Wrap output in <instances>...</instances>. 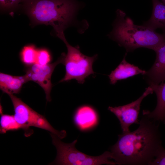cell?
I'll list each match as a JSON object with an SVG mask.
<instances>
[{
    "label": "cell",
    "mask_w": 165,
    "mask_h": 165,
    "mask_svg": "<svg viewBox=\"0 0 165 165\" xmlns=\"http://www.w3.org/2000/svg\"><path fill=\"white\" fill-rule=\"evenodd\" d=\"M52 143L57 150L55 160L51 163L60 165H100L116 164L111 160V154L109 151H105L97 156H89L79 151L75 145L77 140L70 143L62 142L56 135L50 133Z\"/></svg>",
    "instance_id": "cell-4"
},
{
    "label": "cell",
    "mask_w": 165,
    "mask_h": 165,
    "mask_svg": "<svg viewBox=\"0 0 165 165\" xmlns=\"http://www.w3.org/2000/svg\"><path fill=\"white\" fill-rule=\"evenodd\" d=\"M124 57L122 61L108 75L110 83L115 84L119 80L125 79L139 74L144 75L146 71L127 61Z\"/></svg>",
    "instance_id": "cell-12"
},
{
    "label": "cell",
    "mask_w": 165,
    "mask_h": 165,
    "mask_svg": "<svg viewBox=\"0 0 165 165\" xmlns=\"http://www.w3.org/2000/svg\"><path fill=\"white\" fill-rule=\"evenodd\" d=\"M64 43L67 49V53L65 54L63 64L65 68V74L59 82H63L75 79L80 84L95 72L93 65L97 57V54L89 57L82 54L78 46L73 47L67 41L64 32L57 35Z\"/></svg>",
    "instance_id": "cell-5"
},
{
    "label": "cell",
    "mask_w": 165,
    "mask_h": 165,
    "mask_svg": "<svg viewBox=\"0 0 165 165\" xmlns=\"http://www.w3.org/2000/svg\"><path fill=\"white\" fill-rule=\"evenodd\" d=\"M162 2L165 5V0H162Z\"/></svg>",
    "instance_id": "cell-20"
},
{
    "label": "cell",
    "mask_w": 165,
    "mask_h": 165,
    "mask_svg": "<svg viewBox=\"0 0 165 165\" xmlns=\"http://www.w3.org/2000/svg\"><path fill=\"white\" fill-rule=\"evenodd\" d=\"M138 127L118 135L110 148L112 159L118 165H149L163 147L158 126L143 113Z\"/></svg>",
    "instance_id": "cell-1"
},
{
    "label": "cell",
    "mask_w": 165,
    "mask_h": 165,
    "mask_svg": "<svg viewBox=\"0 0 165 165\" xmlns=\"http://www.w3.org/2000/svg\"><path fill=\"white\" fill-rule=\"evenodd\" d=\"M73 120L78 129L82 132H86L96 127L99 122V116L94 107L85 105L80 106L75 110Z\"/></svg>",
    "instance_id": "cell-9"
},
{
    "label": "cell",
    "mask_w": 165,
    "mask_h": 165,
    "mask_svg": "<svg viewBox=\"0 0 165 165\" xmlns=\"http://www.w3.org/2000/svg\"><path fill=\"white\" fill-rule=\"evenodd\" d=\"M156 95L157 104L152 112L144 111L143 113L155 121H160L165 123V82L160 84L150 85Z\"/></svg>",
    "instance_id": "cell-11"
},
{
    "label": "cell",
    "mask_w": 165,
    "mask_h": 165,
    "mask_svg": "<svg viewBox=\"0 0 165 165\" xmlns=\"http://www.w3.org/2000/svg\"><path fill=\"white\" fill-rule=\"evenodd\" d=\"M38 50L33 45L24 46L21 52V59L26 65H31L36 63Z\"/></svg>",
    "instance_id": "cell-16"
},
{
    "label": "cell",
    "mask_w": 165,
    "mask_h": 165,
    "mask_svg": "<svg viewBox=\"0 0 165 165\" xmlns=\"http://www.w3.org/2000/svg\"><path fill=\"white\" fill-rule=\"evenodd\" d=\"M51 57L49 52L45 49L38 50L35 64L45 65L49 63Z\"/></svg>",
    "instance_id": "cell-17"
},
{
    "label": "cell",
    "mask_w": 165,
    "mask_h": 165,
    "mask_svg": "<svg viewBox=\"0 0 165 165\" xmlns=\"http://www.w3.org/2000/svg\"><path fill=\"white\" fill-rule=\"evenodd\" d=\"M109 37L124 47L127 52L141 47L154 50L165 43V33L160 34L144 26L134 24L126 16V13L118 9Z\"/></svg>",
    "instance_id": "cell-3"
},
{
    "label": "cell",
    "mask_w": 165,
    "mask_h": 165,
    "mask_svg": "<svg viewBox=\"0 0 165 165\" xmlns=\"http://www.w3.org/2000/svg\"><path fill=\"white\" fill-rule=\"evenodd\" d=\"M0 123V132L1 134H5L9 131L23 130V127L17 122L14 115L3 114L2 113Z\"/></svg>",
    "instance_id": "cell-15"
},
{
    "label": "cell",
    "mask_w": 165,
    "mask_h": 165,
    "mask_svg": "<svg viewBox=\"0 0 165 165\" xmlns=\"http://www.w3.org/2000/svg\"><path fill=\"white\" fill-rule=\"evenodd\" d=\"M153 9L151 16L142 25L153 30L160 29L165 32V5L160 0H152Z\"/></svg>",
    "instance_id": "cell-14"
},
{
    "label": "cell",
    "mask_w": 165,
    "mask_h": 165,
    "mask_svg": "<svg viewBox=\"0 0 165 165\" xmlns=\"http://www.w3.org/2000/svg\"><path fill=\"white\" fill-rule=\"evenodd\" d=\"M153 91L149 86L138 99L128 104L117 107L109 106L108 109L113 113L119 120L122 133L130 131L129 127L134 123H138V116L141 103L147 96L152 93Z\"/></svg>",
    "instance_id": "cell-8"
},
{
    "label": "cell",
    "mask_w": 165,
    "mask_h": 165,
    "mask_svg": "<svg viewBox=\"0 0 165 165\" xmlns=\"http://www.w3.org/2000/svg\"><path fill=\"white\" fill-rule=\"evenodd\" d=\"M65 53L55 62L45 65L35 64L26 70L25 75L28 81H33L38 84L44 90L47 100L51 101L50 92L52 88L51 77L56 67L58 64L63 63Z\"/></svg>",
    "instance_id": "cell-7"
},
{
    "label": "cell",
    "mask_w": 165,
    "mask_h": 165,
    "mask_svg": "<svg viewBox=\"0 0 165 165\" xmlns=\"http://www.w3.org/2000/svg\"><path fill=\"white\" fill-rule=\"evenodd\" d=\"M154 51L156 54L155 61L151 68L144 75L149 85L158 84L165 81V43Z\"/></svg>",
    "instance_id": "cell-10"
},
{
    "label": "cell",
    "mask_w": 165,
    "mask_h": 165,
    "mask_svg": "<svg viewBox=\"0 0 165 165\" xmlns=\"http://www.w3.org/2000/svg\"><path fill=\"white\" fill-rule=\"evenodd\" d=\"M150 165H165V149L163 147Z\"/></svg>",
    "instance_id": "cell-19"
},
{
    "label": "cell",
    "mask_w": 165,
    "mask_h": 165,
    "mask_svg": "<svg viewBox=\"0 0 165 165\" xmlns=\"http://www.w3.org/2000/svg\"><path fill=\"white\" fill-rule=\"evenodd\" d=\"M23 0H0L2 10L8 11L14 9L22 4Z\"/></svg>",
    "instance_id": "cell-18"
},
{
    "label": "cell",
    "mask_w": 165,
    "mask_h": 165,
    "mask_svg": "<svg viewBox=\"0 0 165 165\" xmlns=\"http://www.w3.org/2000/svg\"><path fill=\"white\" fill-rule=\"evenodd\" d=\"M28 82L25 75L13 76L5 73H0V88L8 95L19 93L23 84Z\"/></svg>",
    "instance_id": "cell-13"
},
{
    "label": "cell",
    "mask_w": 165,
    "mask_h": 165,
    "mask_svg": "<svg viewBox=\"0 0 165 165\" xmlns=\"http://www.w3.org/2000/svg\"><path fill=\"white\" fill-rule=\"evenodd\" d=\"M21 5L33 25H50L56 35L72 23L80 7L76 0H23Z\"/></svg>",
    "instance_id": "cell-2"
},
{
    "label": "cell",
    "mask_w": 165,
    "mask_h": 165,
    "mask_svg": "<svg viewBox=\"0 0 165 165\" xmlns=\"http://www.w3.org/2000/svg\"><path fill=\"white\" fill-rule=\"evenodd\" d=\"M12 102L14 117L17 122L21 126L26 137L30 136L33 133L30 127H34L47 130L57 136L61 139L65 138L66 131H59L55 129L46 118L35 112L21 100L13 94L9 95Z\"/></svg>",
    "instance_id": "cell-6"
}]
</instances>
